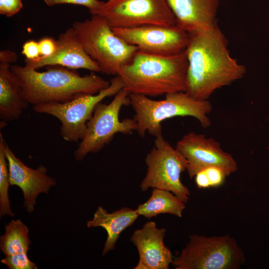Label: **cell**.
Returning <instances> with one entry per match:
<instances>
[{
  "label": "cell",
  "instance_id": "cell-1",
  "mask_svg": "<svg viewBox=\"0 0 269 269\" xmlns=\"http://www.w3.org/2000/svg\"><path fill=\"white\" fill-rule=\"evenodd\" d=\"M185 52L188 61L185 92L194 99L208 100L217 89L246 73L245 67L230 55L227 39L217 24L189 33Z\"/></svg>",
  "mask_w": 269,
  "mask_h": 269
},
{
  "label": "cell",
  "instance_id": "cell-2",
  "mask_svg": "<svg viewBox=\"0 0 269 269\" xmlns=\"http://www.w3.org/2000/svg\"><path fill=\"white\" fill-rule=\"evenodd\" d=\"M22 98L32 105L63 103L86 95H94L107 88L110 81L94 73L81 76L74 69L60 66H47V70L18 65H11Z\"/></svg>",
  "mask_w": 269,
  "mask_h": 269
},
{
  "label": "cell",
  "instance_id": "cell-3",
  "mask_svg": "<svg viewBox=\"0 0 269 269\" xmlns=\"http://www.w3.org/2000/svg\"><path fill=\"white\" fill-rule=\"evenodd\" d=\"M187 67L185 50L161 55L137 50L118 75L129 94L156 97L185 92Z\"/></svg>",
  "mask_w": 269,
  "mask_h": 269
},
{
  "label": "cell",
  "instance_id": "cell-4",
  "mask_svg": "<svg viewBox=\"0 0 269 269\" xmlns=\"http://www.w3.org/2000/svg\"><path fill=\"white\" fill-rule=\"evenodd\" d=\"M129 99L130 105L135 112L136 131L141 137L146 133L155 137L162 134V122L175 117H193L204 128L211 125L208 116L212 111L211 102L208 100L194 99L186 92L167 94L161 100L134 94H130Z\"/></svg>",
  "mask_w": 269,
  "mask_h": 269
},
{
  "label": "cell",
  "instance_id": "cell-5",
  "mask_svg": "<svg viewBox=\"0 0 269 269\" xmlns=\"http://www.w3.org/2000/svg\"><path fill=\"white\" fill-rule=\"evenodd\" d=\"M72 27L87 53L98 64L101 72L107 75H118L137 50L115 34L100 15L75 21Z\"/></svg>",
  "mask_w": 269,
  "mask_h": 269
},
{
  "label": "cell",
  "instance_id": "cell-6",
  "mask_svg": "<svg viewBox=\"0 0 269 269\" xmlns=\"http://www.w3.org/2000/svg\"><path fill=\"white\" fill-rule=\"evenodd\" d=\"M245 261L242 249L229 235H192L172 264L175 269H239Z\"/></svg>",
  "mask_w": 269,
  "mask_h": 269
},
{
  "label": "cell",
  "instance_id": "cell-7",
  "mask_svg": "<svg viewBox=\"0 0 269 269\" xmlns=\"http://www.w3.org/2000/svg\"><path fill=\"white\" fill-rule=\"evenodd\" d=\"M129 94L123 89L109 104L100 102L96 105L87 123L85 135L74 153L77 161L82 160L89 153L100 151L116 134H130L136 131L137 124L134 118L121 121L119 118L121 108L130 105Z\"/></svg>",
  "mask_w": 269,
  "mask_h": 269
},
{
  "label": "cell",
  "instance_id": "cell-8",
  "mask_svg": "<svg viewBox=\"0 0 269 269\" xmlns=\"http://www.w3.org/2000/svg\"><path fill=\"white\" fill-rule=\"evenodd\" d=\"M147 171L140 188L146 191L149 188L169 191L185 203L189 199L190 190L181 181L180 175L186 170L184 156L163 137H155L154 145L145 158Z\"/></svg>",
  "mask_w": 269,
  "mask_h": 269
},
{
  "label": "cell",
  "instance_id": "cell-9",
  "mask_svg": "<svg viewBox=\"0 0 269 269\" xmlns=\"http://www.w3.org/2000/svg\"><path fill=\"white\" fill-rule=\"evenodd\" d=\"M121 77L116 75L107 88L94 95H86L63 103L34 105L37 113L52 116L61 122L60 135L65 140L77 142L84 137L88 122L96 105L105 98L115 96L123 89Z\"/></svg>",
  "mask_w": 269,
  "mask_h": 269
},
{
  "label": "cell",
  "instance_id": "cell-10",
  "mask_svg": "<svg viewBox=\"0 0 269 269\" xmlns=\"http://www.w3.org/2000/svg\"><path fill=\"white\" fill-rule=\"evenodd\" d=\"M90 13L105 17L112 28L176 24L167 0H108Z\"/></svg>",
  "mask_w": 269,
  "mask_h": 269
},
{
  "label": "cell",
  "instance_id": "cell-11",
  "mask_svg": "<svg viewBox=\"0 0 269 269\" xmlns=\"http://www.w3.org/2000/svg\"><path fill=\"white\" fill-rule=\"evenodd\" d=\"M112 28L115 34L138 50L156 55H170L184 51L189 38V33L176 24Z\"/></svg>",
  "mask_w": 269,
  "mask_h": 269
},
{
  "label": "cell",
  "instance_id": "cell-12",
  "mask_svg": "<svg viewBox=\"0 0 269 269\" xmlns=\"http://www.w3.org/2000/svg\"><path fill=\"white\" fill-rule=\"evenodd\" d=\"M175 148L187 161L186 171L190 179L210 166L221 168L228 176L238 169L233 156L224 151L218 141L204 134L190 132L177 141Z\"/></svg>",
  "mask_w": 269,
  "mask_h": 269
},
{
  "label": "cell",
  "instance_id": "cell-13",
  "mask_svg": "<svg viewBox=\"0 0 269 269\" xmlns=\"http://www.w3.org/2000/svg\"><path fill=\"white\" fill-rule=\"evenodd\" d=\"M4 150L8 163L10 185H16L22 191L23 207L28 213L34 209L36 199L41 193L48 194L56 185V180L47 174V168L41 164L36 169L26 166L17 158L4 141Z\"/></svg>",
  "mask_w": 269,
  "mask_h": 269
},
{
  "label": "cell",
  "instance_id": "cell-14",
  "mask_svg": "<svg viewBox=\"0 0 269 269\" xmlns=\"http://www.w3.org/2000/svg\"><path fill=\"white\" fill-rule=\"evenodd\" d=\"M54 52L47 57L25 59V67L37 69L49 66H60L71 69H84L101 72L98 64L87 53L72 27L61 33L56 40Z\"/></svg>",
  "mask_w": 269,
  "mask_h": 269
},
{
  "label": "cell",
  "instance_id": "cell-15",
  "mask_svg": "<svg viewBox=\"0 0 269 269\" xmlns=\"http://www.w3.org/2000/svg\"><path fill=\"white\" fill-rule=\"evenodd\" d=\"M166 231L164 228H157L154 222L149 221L134 232L130 240L139 254L135 269H169L174 259L170 250L164 244Z\"/></svg>",
  "mask_w": 269,
  "mask_h": 269
},
{
  "label": "cell",
  "instance_id": "cell-16",
  "mask_svg": "<svg viewBox=\"0 0 269 269\" xmlns=\"http://www.w3.org/2000/svg\"><path fill=\"white\" fill-rule=\"evenodd\" d=\"M176 25L188 33L206 30L216 23L219 0H167Z\"/></svg>",
  "mask_w": 269,
  "mask_h": 269
},
{
  "label": "cell",
  "instance_id": "cell-17",
  "mask_svg": "<svg viewBox=\"0 0 269 269\" xmlns=\"http://www.w3.org/2000/svg\"><path fill=\"white\" fill-rule=\"evenodd\" d=\"M139 215L136 210L128 207L109 213L102 206H99L92 220L87 222L88 228L102 227L105 230L107 238L103 250L102 255L115 249L121 233L132 226Z\"/></svg>",
  "mask_w": 269,
  "mask_h": 269
},
{
  "label": "cell",
  "instance_id": "cell-18",
  "mask_svg": "<svg viewBox=\"0 0 269 269\" xmlns=\"http://www.w3.org/2000/svg\"><path fill=\"white\" fill-rule=\"evenodd\" d=\"M10 66V63L0 62V117L5 122L18 119L29 104L21 96Z\"/></svg>",
  "mask_w": 269,
  "mask_h": 269
},
{
  "label": "cell",
  "instance_id": "cell-19",
  "mask_svg": "<svg viewBox=\"0 0 269 269\" xmlns=\"http://www.w3.org/2000/svg\"><path fill=\"white\" fill-rule=\"evenodd\" d=\"M185 207V203L172 192L153 188L149 198L136 210L139 216L148 219L165 213L181 218Z\"/></svg>",
  "mask_w": 269,
  "mask_h": 269
},
{
  "label": "cell",
  "instance_id": "cell-20",
  "mask_svg": "<svg viewBox=\"0 0 269 269\" xmlns=\"http://www.w3.org/2000/svg\"><path fill=\"white\" fill-rule=\"evenodd\" d=\"M31 242L27 226L20 220H11L0 237V249L5 256L27 253Z\"/></svg>",
  "mask_w": 269,
  "mask_h": 269
},
{
  "label": "cell",
  "instance_id": "cell-21",
  "mask_svg": "<svg viewBox=\"0 0 269 269\" xmlns=\"http://www.w3.org/2000/svg\"><path fill=\"white\" fill-rule=\"evenodd\" d=\"M2 134H0V216L8 215L13 217L14 214L10 208L8 190L10 185L8 163L4 150Z\"/></svg>",
  "mask_w": 269,
  "mask_h": 269
},
{
  "label": "cell",
  "instance_id": "cell-22",
  "mask_svg": "<svg viewBox=\"0 0 269 269\" xmlns=\"http://www.w3.org/2000/svg\"><path fill=\"white\" fill-rule=\"evenodd\" d=\"M0 262L9 269H37V266L28 258L27 253L5 256Z\"/></svg>",
  "mask_w": 269,
  "mask_h": 269
},
{
  "label": "cell",
  "instance_id": "cell-23",
  "mask_svg": "<svg viewBox=\"0 0 269 269\" xmlns=\"http://www.w3.org/2000/svg\"><path fill=\"white\" fill-rule=\"evenodd\" d=\"M43 1L49 6L61 4L80 5L87 7L90 12L98 9L104 3V1L99 0H43Z\"/></svg>",
  "mask_w": 269,
  "mask_h": 269
},
{
  "label": "cell",
  "instance_id": "cell-24",
  "mask_svg": "<svg viewBox=\"0 0 269 269\" xmlns=\"http://www.w3.org/2000/svg\"><path fill=\"white\" fill-rule=\"evenodd\" d=\"M210 187H216L221 185L228 176L221 168L210 166L204 169Z\"/></svg>",
  "mask_w": 269,
  "mask_h": 269
},
{
  "label": "cell",
  "instance_id": "cell-25",
  "mask_svg": "<svg viewBox=\"0 0 269 269\" xmlns=\"http://www.w3.org/2000/svg\"><path fill=\"white\" fill-rule=\"evenodd\" d=\"M23 7L21 0H0V14L11 17Z\"/></svg>",
  "mask_w": 269,
  "mask_h": 269
},
{
  "label": "cell",
  "instance_id": "cell-26",
  "mask_svg": "<svg viewBox=\"0 0 269 269\" xmlns=\"http://www.w3.org/2000/svg\"><path fill=\"white\" fill-rule=\"evenodd\" d=\"M21 54L25 58L33 60L40 56L38 42L34 40L26 41L22 46Z\"/></svg>",
  "mask_w": 269,
  "mask_h": 269
},
{
  "label": "cell",
  "instance_id": "cell-27",
  "mask_svg": "<svg viewBox=\"0 0 269 269\" xmlns=\"http://www.w3.org/2000/svg\"><path fill=\"white\" fill-rule=\"evenodd\" d=\"M38 42L40 52V56H49L51 55L56 50V40L51 37H43Z\"/></svg>",
  "mask_w": 269,
  "mask_h": 269
},
{
  "label": "cell",
  "instance_id": "cell-28",
  "mask_svg": "<svg viewBox=\"0 0 269 269\" xmlns=\"http://www.w3.org/2000/svg\"><path fill=\"white\" fill-rule=\"evenodd\" d=\"M195 181L200 189L210 188L209 184L204 169L198 172L194 176Z\"/></svg>",
  "mask_w": 269,
  "mask_h": 269
},
{
  "label": "cell",
  "instance_id": "cell-29",
  "mask_svg": "<svg viewBox=\"0 0 269 269\" xmlns=\"http://www.w3.org/2000/svg\"><path fill=\"white\" fill-rule=\"evenodd\" d=\"M16 54L9 50H1L0 51V62H6L10 64L13 63L17 61Z\"/></svg>",
  "mask_w": 269,
  "mask_h": 269
}]
</instances>
